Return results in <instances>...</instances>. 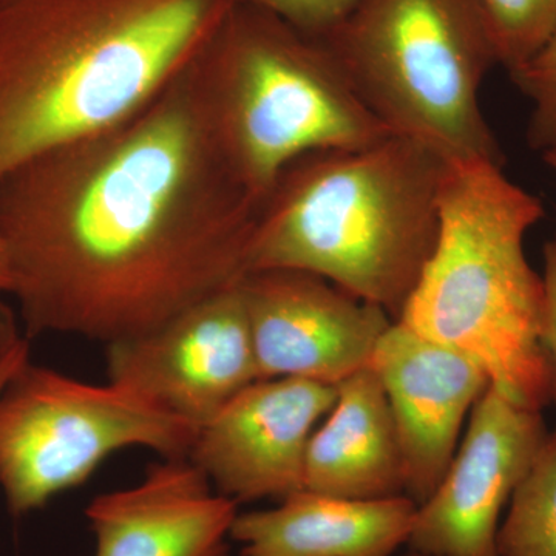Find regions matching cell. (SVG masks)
Listing matches in <instances>:
<instances>
[{
	"label": "cell",
	"mask_w": 556,
	"mask_h": 556,
	"mask_svg": "<svg viewBox=\"0 0 556 556\" xmlns=\"http://www.w3.org/2000/svg\"><path fill=\"white\" fill-rule=\"evenodd\" d=\"M192 62L118 126L0 178L28 336L137 338L247 276L262 201L230 166Z\"/></svg>",
	"instance_id": "cell-1"
},
{
	"label": "cell",
	"mask_w": 556,
	"mask_h": 556,
	"mask_svg": "<svg viewBox=\"0 0 556 556\" xmlns=\"http://www.w3.org/2000/svg\"><path fill=\"white\" fill-rule=\"evenodd\" d=\"M232 0H0V178L118 126L177 78Z\"/></svg>",
	"instance_id": "cell-2"
},
{
	"label": "cell",
	"mask_w": 556,
	"mask_h": 556,
	"mask_svg": "<svg viewBox=\"0 0 556 556\" xmlns=\"http://www.w3.org/2000/svg\"><path fill=\"white\" fill-rule=\"evenodd\" d=\"M448 167L399 135L300 156L260 206L248 273L314 274L399 320L437 244Z\"/></svg>",
	"instance_id": "cell-3"
},
{
	"label": "cell",
	"mask_w": 556,
	"mask_h": 556,
	"mask_svg": "<svg viewBox=\"0 0 556 556\" xmlns=\"http://www.w3.org/2000/svg\"><path fill=\"white\" fill-rule=\"evenodd\" d=\"M541 201L511 182L503 164H450L437 244L399 321L478 365L490 387L521 407L552 404L543 346V278L525 239Z\"/></svg>",
	"instance_id": "cell-4"
},
{
	"label": "cell",
	"mask_w": 556,
	"mask_h": 556,
	"mask_svg": "<svg viewBox=\"0 0 556 556\" xmlns=\"http://www.w3.org/2000/svg\"><path fill=\"white\" fill-rule=\"evenodd\" d=\"M192 64L230 166L262 203L300 156L393 135L327 43L268 10L233 3Z\"/></svg>",
	"instance_id": "cell-5"
},
{
	"label": "cell",
	"mask_w": 556,
	"mask_h": 556,
	"mask_svg": "<svg viewBox=\"0 0 556 556\" xmlns=\"http://www.w3.org/2000/svg\"><path fill=\"white\" fill-rule=\"evenodd\" d=\"M317 38L391 134L422 142L450 164H503L479 104L497 54L478 0H354Z\"/></svg>",
	"instance_id": "cell-6"
},
{
	"label": "cell",
	"mask_w": 556,
	"mask_h": 556,
	"mask_svg": "<svg viewBox=\"0 0 556 556\" xmlns=\"http://www.w3.org/2000/svg\"><path fill=\"white\" fill-rule=\"evenodd\" d=\"M197 428L115 383L84 382L31 358L0 390V490L14 517L83 485L119 450L189 456Z\"/></svg>",
	"instance_id": "cell-7"
},
{
	"label": "cell",
	"mask_w": 556,
	"mask_h": 556,
	"mask_svg": "<svg viewBox=\"0 0 556 556\" xmlns=\"http://www.w3.org/2000/svg\"><path fill=\"white\" fill-rule=\"evenodd\" d=\"M239 283L152 331L105 345L109 382L199 430L260 380Z\"/></svg>",
	"instance_id": "cell-8"
},
{
	"label": "cell",
	"mask_w": 556,
	"mask_h": 556,
	"mask_svg": "<svg viewBox=\"0 0 556 556\" xmlns=\"http://www.w3.org/2000/svg\"><path fill=\"white\" fill-rule=\"evenodd\" d=\"M239 288L260 380L298 378L338 386L371 365L379 340L394 321L379 306L303 270H251Z\"/></svg>",
	"instance_id": "cell-9"
},
{
	"label": "cell",
	"mask_w": 556,
	"mask_h": 556,
	"mask_svg": "<svg viewBox=\"0 0 556 556\" xmlns=\"http://www.w3.org/2000/svg\"><path fill=\"white\" fill-rule=\"evenodd\" d=\"M543 415L493 387L471 408L470 426L447 473L417 506L409 551L424 556H500L504 507L546 441Z\"/></svg>",
	"instance_id": "cell-10"
},
{
	"label": "cell",
	"mask_w": 556,
	"mask_h": 556,
	"mask_svg": "<svg viewBox=\"0 0 556 556\" xmlns=\"http://www.w3.org/2000/svg\"><path fill=\"white\" fill-rule=\"evenodd\" d=\"M336 401L338 386L257 380L197 430L188 457L237 504L285 500L305 490L314 427Z\"/></svg>",
	"instance_id": "cell-11"
},
{
	"label": "cell",
	"mask_w": 556,
	"mask_h": 556,
	"mask_svg": "<svg viewBox=\"0 0 556 556\" xmlns=\"http://www.w3.org/2000/svg\"><path fill=\"white\" fill-rule=\"evenodd\" d=\"M378 372L396 426L405 495L417 506L441 484L464 419L490 387L470 358L393 321L369 365Z\"/></svg>",
	"instance_id": "cell-12"
},
{
	"label": "cell",
	"mask_w": 556,
	"mask_h": 556,
	"mask_svg": "<svg viewBox=\"0 0 556 556\" xmlns=\"http://www.w3.org/2000/svg\"><path fill=\"white\" fill-rule=\"evenodd\" d=\"M237 508L179 456L161 457L137 485L94 497L86 517L94 556H230Z\"/></svg>",
	"instance_id": "cell-13"
},
{
	"label": "cell",
	"mask_w": 556,
	"mask_h": 556,
	"mask_svg": "<svg viewBox=\"0 0 556 556\" xmlns=\"http://www.w3.org/2000/svg\"><path fill=\"white\" fill-rule=\"evenodd\" d=\"M417 504L302 492L269 510L237 515L230 540L240 556H393L407 546Z\"/></svg>",
	"instance_id": "cell-14"
},
{
	"label": "cell",
	"mask_w": 556,
	"mask_h": 556,
	"mask_svg": "<svg viewBox=\"0 0 556 556\" xmlns=\"http://www.w3.org/2000/svg\"><path fill=\"white\" fill-rule=\"evenodd\" d=\"M305 490L346 500L405 495L393 413L371 367L338 383V401L327 422L311 437Z\"/></svg>",
	"instance_id": "cell-15"
},
{
	"label": "cell",
	"mask_w": 556,
	"mask_h": 556,
	"mask_svg": "<svg viewBox=\"0 0 556 556\" xmlns=\"http://www.w3.org/2000/svg\"><path fill=\"white\" fill-rule=\"evenodd\" d=\"M500 556H556V430L508 503L497 530Z\"/></svg>",
	"instance_id": "cell-16"
},
{
	"label": "cell",
	"mask_w": 556,
	"mask_h": 556,
	"mask_svg": "<svg viewBox=\"0 0 556 556\" xmlns=\"http://www.w3.org/2000/svg\"><path fill=\"white\" fill-rule=\"evenodd\" d=\"M508 73L526 64L556 30V0H478Z\"/></svg>",
	"instance_id": "cell-17"
},
{
	"label": "cell",
	"mask_w": 556,
	"mask_h": 556,
	"mask_svg": "<svg viewBox=\"0 0 556 556\" xmlns=\"http://www.w3.org/2000/svg\"><path fill=\"white\" fill-rule=\"evenodd\" d=\"M532 102L527 141L533 150L556 149V30L521 67L508 73Z\"/></svg>",
	"instance_id": "cell-18"
},
{
	"label": "cell",
	"mask_w": 556,
	"mask_h": 556,
	"mask_svg": "<svg viewBox=\"0 0 556 556\" xmlns=\"http://www.w3.org/2000/svg\"><path fill=\"white\" fill-rule=\"evenodd\" d=\"M277 14L313 36H324L342 21L354 0H232Z\"/></svg>",
	"instance_id": "cell-19"
},
{
	"label": "cell",
	"mask_w": 556,
	"mask_h": 556,
	"mask_svg": "<svg viewBox=\"0 0 556 556\" xmlns=\"http://www.w3.org/2000/svg\"><path fill=\"white\" fill-rule=\"evenodd\" d=\"M543 338L544 351L552 375V402L556 405V239L544 247L543 276Z\"/></svg>",
	"instance_id": "cell-20"
},
{
	"label": "cell",
	"mask_w": 556,
	"mask_h": 556,
	"mask_svg": "<svg viewBox=\"0 0 556 556\" xmlns=\"http://www.w3.org/2000/svg\"><path fill=\"white\" fill-rule=\"evenodd\" d=\"M22 339H24V336H21L14 314L0 302V361H2Z\"/></svg>",
	"instance_id": "cell-21"
},
{
	"label": "cell",
	"mask_w": 556,
	"mask_h": 556,
	"mask_svg": "<svg viewBox=\"0 0 556 556\" xmlns=\"http://www.w3.org/2000/svg\"><path fill=\"white\" fill-rule=\"evenodd\" d=\"M28 358H30V343H28L27 338H24L2 358V361H0V390L9 382L14 371H16L22 364H25Z\"/></svg>",
	"instance_id": "cell-22"
},
{
	"label": "cell",
	"mask_w": 556,
	"mask_h": 556,
	"mask_svg": "<svg viewBox=\"0 0 556 556\" xmlns=\"http://www.w3.org/2000/svg\"><path fill=\"white\" fill-rule=\"evenodd\" d=\"M9 289H10L9 263H7L5 251H3L2 243H0V295L9 294Z\"/></svg>",
	"instance_id": "cell-23"
},
{
	"label": "cell",
	"mask_w": 556,
	"mask_h": 556,
	"mask_svg": "<svg viewBox=\"0 0 556 556\" xmlns=\"http://www.w3.org/2000/svg\"><path fill=\"white\" fill-rule=\"evenodd\" d=\"M544 160H546V163L548 166L552 167L556 172V149L548 150V152L543 153Z\"/></svg>",
	"instance_id": "cell-24"
},
{
	"label": "cell",
	"mask_w": 556,
	"mask_h": 556,
	"mask_svg": "<svg viewBox=\"0 0 556 556\" xmlns=\"http://www.w3.org/2000/svg\"><path fill=\"white\" fill-rule=\"evenodd\" d=\"M402 556H424V555L416 554V552L409 551L408 554H405V555H402Z\"/></svg>",
	"instance_id": "cell-25"
}]
</instances>
